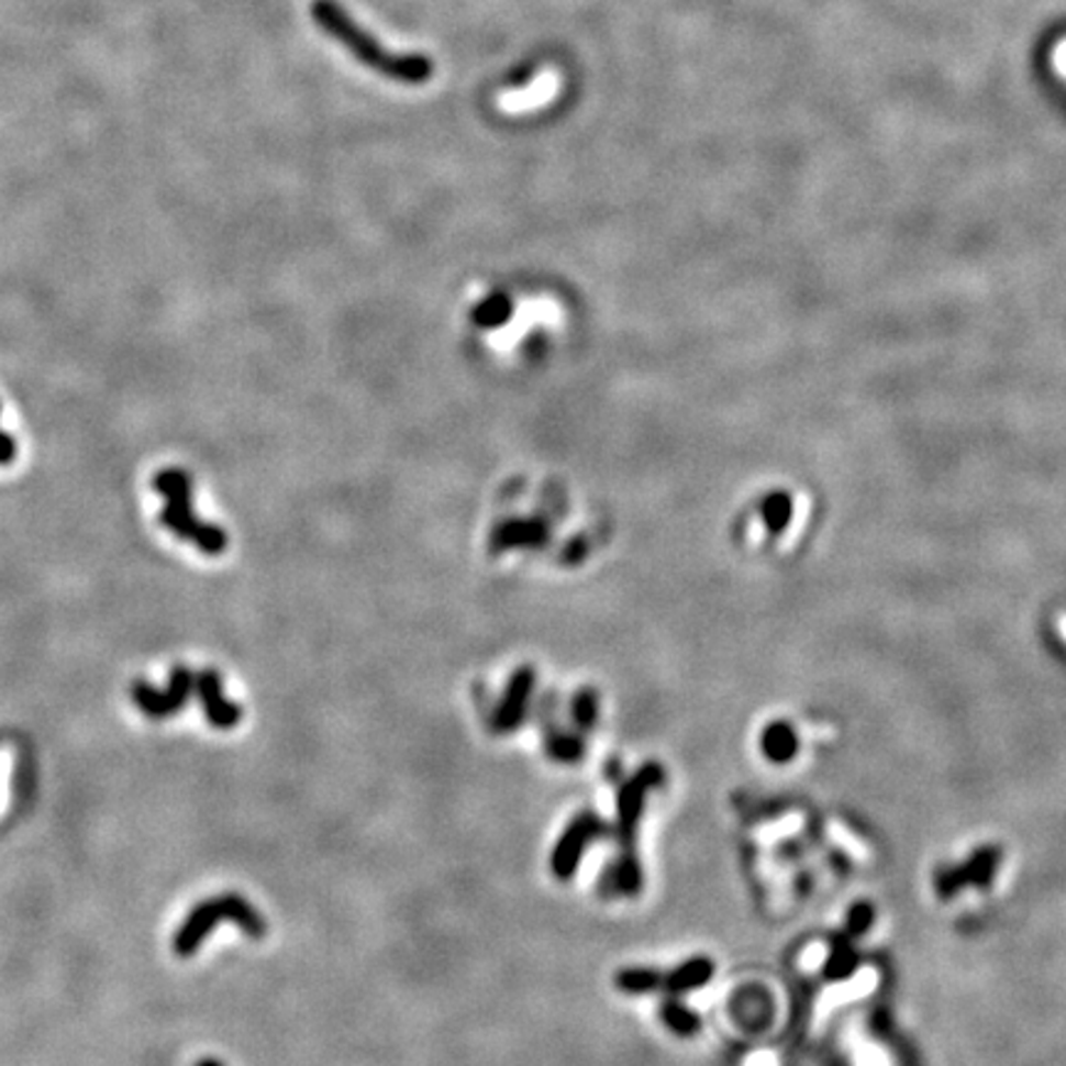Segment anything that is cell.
<instances>
[{
  "label": "cell",
  "mask_w": 1066,
  "mask_h": 1066,
  "mask_svg": "<svg viewBox=\"0 0 1066 1066\" xmlns=\"http://www.w3.org/2000/svg\"><path fill=\"white\" fill-rule=\"evenodd\" d=\"M665 782V768L657 760L640 766L635 776L622 782L618 790V822H615V840H618V859L608 871L612 893L618 897H640L645 887L642 877V864L637 854V834L640 822L645 814V804L652 790H657Z\"/></svg>",
  "instance_id": "1"
},
{
  "label": "cell",
  "mask_w": 1066,
  "mask_h": 1066,
  "mask_svg": "<svg viewBox=\"0 0 1066 1066\" xmlns=\"http://www.w3.org/2000/svg\"><path fill=\"white\" fill-rule=\"evenodd\" d=\"M317 23L334 35L341 45H346L356 55L358 63L374 67L376 73L386 75L396 82L406 85H422L432 75V63L425 55H393L386 47H380L364 27L354 23L344 8L334 0H314L311 5Z\"/></svg>",
  "instance_id": "2"
},
{
  "label": "cell",
  "mask_w": 1066,
  "mask_h": 1066,
  "mask_svg": "<svg viewBox=\"0 0 1066 1066\" xmlns=\"http://www.w3.org/2000/svg\"><path fill=\"white\" fill-rule=\"evenodd\" d=\"M154 489L166 499L158 521L176 533L178 538L196 543L206 556H220L227 546L225 531L213 524H203L190 511V479L184 469H164L154 477Z\"/></svg>",
  "instance_id": "3"
},
{
  "label": "cell",
  "mask_w": 1066,
  "mask_h": 1066,
  "mask_svg": "<svg viewBox=\"0 0 1066 1066\" xmlns=\"http://www.w3.org/2000/svg\"><path fill=\"white\" fill-rule=\"evenodd\" d=\"M223 921H235L237 926L243 929L247 935H253V939L265 935V929H267L265 919L259 917V911L249 907L245 899L223 897V899L208 901V903H203V907L190 913L188 921L184 923V929H180V933L176 935V943H174L176 953L178 955L193 953L200 945V941H203L206 935L213 931L215 923H223Z\"/></svg>",
  "instance_id": "4"
},
{
  "label": "cell",
  "mask_w": 1066,
  "mask_h": 1066,
  "mask_svg": "<svg viewBox=\"0 0 1066 1066\" xmlns=\"http://www.w3.org/2000/svg\"><path fill=\"white\" fill-rule=\"evenodd\" d=\"M610 824L598 818L592 810H582L576 818L568 822V828L563 830V834L556 842V847L551 852V871L553 877L560 881H568L578 874V867L582 857H586V850L592 842H600L610 837Z\"/></svg>",
  "instance_id": "5"
},
{
  "label": "cell",
  "mask_w": 1066,
  "mask_h": 1066,
  "mask_svg": "<svg viewBox=\"0 0 1066 1066\" xmlns=\"http://www.w3.org/2000/svg\"><path fill=\"white\" fill-rule=\"evenodd\" d=\"M536 681L538 677L533 667L524 665L514 669V674H511L507 681L504 693H501V699L497 703L495 717H491V729L501 733V736H507V733H514L524 726L531 709L533 691H536Z\"/></svg>",
  "instance_id": "6"
},
{
  "label": "cell",
  "mask_w": 1066,
  "mask_h": 1066,
  "mask_svg": "<svg viewBox=\"0 0 1066 1066\" xmlns=\"http://www.w3.org/2000/svg\"><path fill=\"white\" fill-rule=\"evenodd\" d=\"M190 689H193V677H190V671L186 667H178L174 669V674H170V684L164 691L154 689L151 684L138 681L134 684L132 697L136 707L144 711L146 717H168V713H174L184 707Z\"/></svg>",
  "instance_id": "7"
},
{
  "label": "cell",
  "mask_w": 1066,
  "mask_h": 1066,
  "mask_svg": "<svg viewBox=\"0 0 1066 1066\" xmlns=\"http://www.w3.org/2000/svg\"><path fill=\"white\" fill-rule=\"evenodd\" d=\"M196 687H198L200 699H203V709H206V717L210 719V723H215V726H220V729L235 726L240 717H243V711H240V707H235V703H230L223 697V681H220L218 674L213 669L200 671L198 679H196Z\"/></svg>",
  "instance_id": "8"
},
{
  "label": "cell",
  "mask_w": 1066,
  "mask_h": 1066,
  "mask_svg": "<svg viewBox=\"0 0 1066 1066\" xmlns=\"http://www.w3.org/2000/svg\"><path fill=\"white\" fill-rule=\"evenodd\" d=\"M713 973H717V965L707 955H693L679 963L677 968H671L665 973V982H662V992L674 995V998H681V995H689L693 990H699L707 985Z\"/></svg>",
  "instance_id": "9"
},
{
  "label": "cell",
  "mask_w": 1066,
  "mask_h": 1066,
  "mask_svg": "<svg viewBox=\"0 0 1066 1066\" xmlns=\"http://www.w3.org/2000/svg\"><path fill=\"white\" fill-rule=\"evenodd\" d=\"M546 753L556 763H578L586 756V739L580 731L546 726Z\"/></svg>",
  "instance_id": "10"
},
{
  "label": "cell",
  "mask_w": 1066,
  "mask_h": 1066,
  "mask_svg": "<svg viewBox=\"0 0 1066 1066\" xmlns=\"http://www.w3.org/2000/svg\"><path fill=\"white\" fill-rule=\"evenodd\" d=\"M659 1018L667 1024V1030L677 1034V1037H693V1034L701 1032V1018L691 1008H687L679 998L667 995L659 1004Z\"/></svg>",
  "instance_id": "11"
},
{
  "label": "cell",
  "mask_w": 1066,
  "mask_h": 1066,
  "mask_svg": "<svg viewBox=\"0 0 1066 1066\" xmlns=\"http://www.w3.org/2000/svg\"><path fill=\"white\" fill-rule=\"evenodd\" d=\"M665 973L655 968H622L615 973V988L625 995L662 992Z\"/></svg>",
  "instance_id": "12"
},
{
  "label": "cell",
  "mask_w": 1066,
  "mask_h": 1066,
  "mask_svg": "<svg viewBox=\"0 0 1066 1066\" xmlns=\"http://www.w3.org/2000/svg\"><path fill=\"white\" fill-rule=\"evenodd\" d=\"M570 719H573V729L580 731L582 736L598 726L600 697L596 689L582 687L580 691H576V697L570 701Z\"/></svg>",
  "instance_id": "13"
},
{
  "label": "cell",
  "mask_w": 1066,
  "mask_h": 1066,
  "mask_svg": "<svg viewBox=\"0 0 1066 1066\" xmlns=\"http://www.w3.org/2000/svg\"><path fill=\"white\" fill-rule=\"evenodd\" d=\"M763 751L776 763H786L796 756V733L786 723H773L763 733Z\"/></svg>",
  "instance_id": "14"
},
{
  "label": "cell",
  "mask_w": 1066,
  "mask_h": 1066,
  "mask_svg": "<svg viewBox=\"0 0 1066 1066\" xmlns=\"http://www.w3.org/2000/svg\"><path fill=\"white\" fill-rule=\"evenodd\" d=\"M15 459V442L0 430V465H10Z\"/></svg>",
  "instance_id": "15"
},
{
  "label": "cell",
  "mask_w": 1066,
  "mask_h": 1066,
  "mask_svg": "<svg viewBox=\"0 0 1066 1066\" xmlns=\"http://www.w3.org/2000/svg\"><path fill=\"white\" fill-rule=\"evenodd\" d=\"M1052 57H1054V67H1057V73L1062 77H1066V37L1062 40V43L1057 47H1054V55Z\"/></svg>",
  "instance_id": "16"
},
{
  "label": "cell",
  "mask_w": 1066,
  "mask_h": 1066,
  "mask_svg": "<svg viewBox=\"0 0 1066 1066\" xmlns=\"http://www.w3.org/2000/svg\"><path fill=\"white\" fill-rule=\"evenodd\" d=\"M200 1066H220V1064H215V1062H203Z\"/></svg>",
  "instance_id": "17"
}]
</instances>
